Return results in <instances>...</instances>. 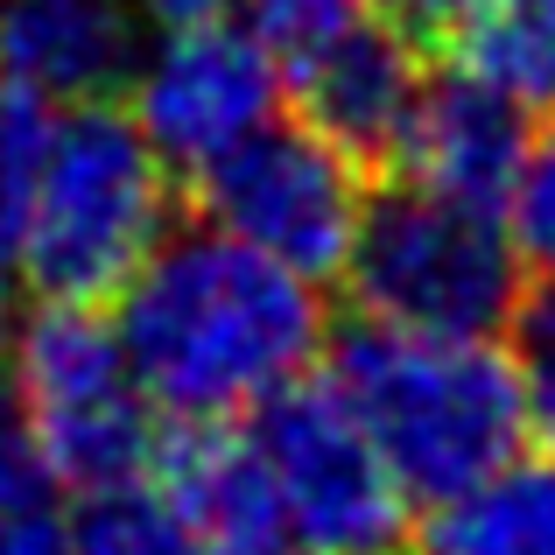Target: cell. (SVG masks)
<instances>
[{
	"instance_id": "4fadbf2b",
	"label": "cell",
	"mask_w": 555,
	"mask_h": 555,
	"mask_svg": "<svg viewBox=\"0 0 555 555\" xmlns=\"http://www.w3.org/2000/svg\"><path fill=\"white\" fill-rule=\"evenodd\" d=\"M408 555H555V457H514L486 486L429 506Z\"/></svg>"
},
{
	"instance_id": "7a4b0ae2",
	"label": "cell",
	"mask_w": 555,
	"mask_h": 555,
	"mask_svg": "<svg viewBox=\"0 0 555 555\" xmlns=\"http://www.w3.org/2000/svg\"><path fill=\"white\" fill-rule=\"evenodd\" d=\"M324 373L359 408V422L373 429L379 457L393 464L408 500L422 506H443L486 486L528 443L514 359H500L486 338H436V331L359 317L331 345Z\"/></svg>"
},
{
	"instance_id": "8992f818",
	"label": "cell",
	"mask_w": 555,
	"mask_h": 555,
	"mask_svg": "<svg viewBox=\"0 0 555 555\" xmlns=\"http://www.w3.org/2000/svg\"><path fill=\"white\" fill-rule=\"evenodd\" d=\"M254 443L302 555H408L415 500L331 373H302L254 408Z\"/></svg>"
},
{
	"instance_id": "5bb4252c",
	"label": "cell",
	"mask_w": 555,
	"mask_h": 555,
	"mask_svg": "<svg viewBox=\"0 0 555 555\" xmlns=\"http://www.w3.org/2000/svg\"><path fill=\"white\" fill-rule=\"evenodd\" d=\"M443 56L555 127V0H492L443 42Z\"/></svg>"
},
{
	"instance_id": "e0dca14e",
	"label": "cell",
	"mask_w": 555,
	"mask_h": 555,
	"mask_svg": "<svg viewBox=\"0 0 555 555\" xmlns=\"http://www.w3.org/2000/svg\"><path fill=\"white\" fill-rule=\"evenodd\" d=\"M506 225H514L520 260L555 274V127L528 149V163H520V183L506 197Z\"/></svg>"
},
{
	"instance_id": "2e32d148",
	"label": "cell",
	"mask_w": 555,
	"mask_h": 555,
	"mask_svg": "<svg viewBox=\"0 0 555 555\" xmlns=\"http://www.w3.org/2000/svg\"><path fill=\"white\" fill-rule=\"evenodd\" d=\"M506 345H514V379H520V408H528V436L555 457V274L520 288L514 317H506Z\"/></svg>"
},
{
	"instance_id": "d6986e66",
	"label": "cell",
	"mask_w": 555,
	"mask_h": 555,
	"mask_svg": "<svg viewBox=\"0 0 555 555\" xmlns=\"http://www.w3.org/2000/svg\"><path fill=\"white\" fill-rule=\"evenodd\" d=\"M373 8H387L393 22L408 28V36H422L436 56H443V42L457 36V28L472 22V14H486L492 0H373Z\"/></svg>"
},
{
	"instance_id": "9a60e30c",
	"label": "cell",
	"mask_w": 555,
	"mask_h": 555,
	"mask_svg": "<svg viewBox=\"0 0 555 555\" xmlns=\"http://www.w3.org/2000/svg\"><path fill=\"white\" fill-rule=\"evenodd\" d=\"M64 555H204V542L149 478H127V486L78 500L64 528Z\"/></svg>"
},
{
	"instance_id": "5b68a950",
	"label": "cell",
	"mask_w": 555,
	"mask_h": 555,
	"mask_svg": "<svg viewBox=\"0 0 555 555\" xmlns=\"http://www.w3.org/2000/svg\"><path fill=\"white\" fill-rule=\"evenodd\" d=\"M14 393L28 408V429L42 464L64 492H106L149 472L155 401L127 359L120 324H106L99 302H42L14 345Z\"/></svg>"
},
{
	"instance_id": "7c38bea8",
	"label": "cell",
	"mask_w": 555,
	"mask_h": 555,
	"mask_svg": "<svg viewBox=\"0 0 555 555\" xmlns=\"http://www.w3.org/2000/svg\"><path fill=\"white\" fill-rule=\"evenodd\" d=\"M134 70V28L113 0H0V78L56 106L113 99Z\"/></svg>"
},
{
	"instance_id": "ffe728a7",
	"label": "cell",
	"mask_w": 555,
	"mask_h": 555,
	"mask_svg": "<svg viewBox=\"0 0 555 555\" xmlns=\"http://www.w3.org/2000/svg\"><path fill=\"white\" fill-rule=\"evenodd\" d=\"M0 555H64V520L50 506H0Z\"/></svg>"
},
{
	"instance_id": "277c9868",
	"label": "cell",
	"mask_w": 555,
	"mask_h": 555,
	"mask_svg": "<svg viewBox=\"0 0 555 555\" xmlns=\"http://www.w3.org/2000/svg\"><path fill=\"white\" fill-rule=\"evenodd\" d=\"M359 317L436 338H486L506 331L520 302V246L500 211L436 197V190L387 177L373 183L359 218L352 260H345Z\"/></svg>"
},
{
	"instance_id": "9c48e42d",
	"label": "cell",
	"mask_w": 555,
	"mask_h": 555,
	"mask_svg": "<svg viewBox=\"0 0 555 555\" xmlns=\"http://www.w3.org/2000/svg\"><path fill=\"white\" fill-rule=\"evenodd\" d=\"M429 42L408 36L387 8H366L338 42L310 56L296 78L282 85L296 99V113L317 127L324 141H338L352 163H366L373 177H387L393 149L408 134L422 85H429Z\"/></svg>"
},
{
	"instance_id": "30bf717a",
	"label": "cell",
	"mask_w": 555,
	"mask_h": 555,
	"mask_svg": "<svg viewBox=\"0 0 555 555\" xmlns=\"http://www.w3.org/2000/svg\"><path fill=\"white\" fill-rule=\"evenodd\" d=\"M141 478L190 520L204 555H282L288 548L282 492L268 478L254 429H240V422L163 415Z\"/></svg>"
},
{
	"instance_id": "6da1fadb",
	"label": "cell",
	"mask_w": 555,
	"mask_h": 555,
	"mask_svg": "<svg viewBox=\"0 0 555 555\" xmlns=\"http://www.w3.org/2000/svg\"><path fill=\"white\" fill-rule=\"evenodd\" d=\"M120 338L163 415L240 422L324 352V296L288 260L197 218L127 282Z\"/></svg>"
},
{
	"instance_id": "ac0fdd59",
	"label": "cell",
	"mask_w": 555,
	"mask_h": 555,
	"mask_svg": "<svg viewBox=\"0 0 555 555\" xmlns=\"http://www.w3.org/2000/svg\"><path fill=\"white\" fill-rule=\"evenodd\" d=\"M56 478L42 464V443L28 429V408L14 393V379L0 387V506H50Z\"/></svg>"
},
{
	"instance_id": "44dd1931",
	"label": "cell",
	"mask_w": 555,
	"mask_h": 555,
	"mask_svg": "<svg viewBox=\"0 0 555 555\" xmlns=\"http://www.w3.org/2000/svg\"><path fill=\"white\" fill-rule=\"evenodd\" d=\"M163 28H204V22H225L232 0H141Z\"/></svg>"
},
{
	"instance_id": "3957f363",
	"label": "cell",
	"mask_w": 555,
	"mask_h": 555,
	"mask_svg": "<svg viewBox=\"0 0 555 555\" xmlns=\"http://www.w3.org/2000/svg\"><path fill=\"white\" fill-rule=\"evenodd\" d=\"M183 204V177L155 155L134 113L113 99L56 113L50 155H42L28 204L8 232L28 288L42 302H120L127 282L149 268L169 240V211Z\"/></svg>"
},
{
	"instance_id": "7402d4cb",
	"label": "cell",
	"mask_w": 555,
	"mask_h": 555,
	"mask_svg": "<svg viewBox=\"0 0 555 555\" xmlns=\"http://www.w3.org/2000/svg\"><path fill=\"white\" fill-rule=\"evenodd\" d=\"M0 254H8V246H0ZM0 324H8V274H0Z\"/></svg>"
},
{
	"instance_id": "603a6c76",
	"label": "cell",
	"mask_w": 555,
	"mask_h": 555,
	"mask_svg": "<svg viewBox=\"0 0 555 555\" xmlns=\"http://www.w3.org/2000/svg\"><path fill=\"white\" fill-rule=\"evenodd\" d=\"M282 555H288V548H282Z\"/></svg>"
},
{
	"instance_id": "ba28073f",
	"label": "cell",
	"mask_w": 555,
	"mask_h": 555,
	"mask_svg": "<svg viewBox=\"0 0 555 555\" xmlns=\"http://www.w3.org/2000/svg\"><path fill=\"white\" fill-rule=\"evenodd\" d=\"M274 92H282V70L254 42V28H169V42L134 85V120L155 141V155L190 177L232 141H246L260 120H274Z\"/></svg>"
},
{
	"instance_id": "8fae6325",
	"label": "cell",
	"mask_w": 555,
	"mask_h": 555,
	"mask_svg": "<svg viewBox=\"0 0 555 555\" xmlns=\"http://www.w3.org/2000/svg\"><path fill=\"white\" fill-rule=\"evenodd\" d=\"M528 149H534L528 113L506 92H492L486 78L450 64V70H429L387 177H408V183L436 190V197L478 204V211H506Z\"/></svg>"
},
{
	"instance_id": "52a82bcc",
	"label": "cell",
	"mask_w": 555,
	"mask_h": 555,
	"mask_svg": "<svg viewBox=\"0 0 555 555\" xmlns=\"http://www.w3.org/2000/svg\"><path fill=\"white\" fill-rule=\"evenodd\" d=\"M373 197V169L352 163L338 141H324L310 120H260L246 141L211 155L183 177L190 218L288 260L296 274L324 282L345 274L359 240V218Z\"/></svg>"
}]
</instances>
